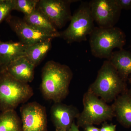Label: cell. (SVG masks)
Here are the masks:
<instances>
[{
    "instance_id": "6da1fadb",
    "label": "cell",
    "mask_w": 131,
    "mask_h": 131,
    "mask_svg": "<svg viewBox=\"0 0 131 131\" xmlns=\"http://www.w3.org/2000/svg\"><path fill=\"white\" fill-rule=\"evenodd\" d=\"M68 66L54 61H48L42 69L40 89L46 99L61 102L68 96L73 77Z\"/></svg>"
},
{
    "instance_id": "7a4b0ae2",
    "label": "cell",
    "mask_w": 131,
    "mask_h": 131,
    "mask_svg": "<svg viewBox=\"0 0 131 131\" xmlns=\"http://www.w3.org/2000/svg\"><path fill=\"white\" fill-rule=\"evenodd\" d=\"M89 90L106 103L115 100L126 90V81L108 60L103 62Z\"/></svg>"
},
{
    "instance_id": "3957f363",
    "label": "cell",
    "mask_w": 131,
    "mask_h": 131,
    "mask_svg": "<svg viewBox=\"0 0 131 131\" xmlns=\"http://www.w3.org/2000/svg\"><path fill=\"white\" fill-rule=\"evenodd\" d=\"M32 89L28 83L14 79L5 70L0 73V112L14 110L32 96Z\"/></svg>"
},
{
    "instance_id": "277c9868",
    "label": "cell",
    "mask_w": 131,
    "mask_h": 131,
    "mask_svg": "<svg viewBox=\"0 0 131 131\" xmlns=\"http://www.w3.org/2000/svg\"><path fill=\"white\" fill-rule=\"evenodd\" d=\"M89 43L92 55L96 58L108 59L115 48L123 49L126 42V36L118 27H95L89 35Z\"/></svg>"
},
{
    "instance_id": "5b68a950",
    "label": "cell",
    "mask_w": 131,
    "mask_h": 131,
    "mask_svg": "<svg viewBox=\"0 0 131 131\" xmlns=\"http://www.w3.org/2000/svg\"><path fill=\"white\" fill-rule=\"evenodd\" d=\"M83 109L77 118V125L82 127L99 125L111 120L115 116L112 106L107 105L100 98L88 90L83 97Z\"/></svg>"
},
{
    "instance_id": "8992f818",
    "label": "cell",
    "mask_w": 131,
    "mask_h": 131,
    "mask_svg": "<svg viewBox=\"0 0 131 131\" xmlns=\"http://www.w3.org/2000/svg\"><path fill=\"white\" fill-rule=\"evenodd\" d=\"M89 2H82L72 16L68 28L60 33L68 43L87 40V37L93 31L95 26Z\"/></svg>"
},
{
    "instance_id": "52a82bcc",
    "label": "cell",
    "mask_w": 131,
    "mask_h": 131,
    "mask_svg": "<svg viewBox=\"0 0 131 131\" xmlns=\"http://www.w3.org/2000/svg\"><path fill=\"white\" fill-rule=\"evenodd\" d=\"M73 0H40L37 9L44 15L56 28H61L72 18L71 4Z\"/></svg>"
},
{
    "instance_id": "ba28073f",
    "label": "cell",
    "mask_w": 131,
    "mask_h": 131,
    "mask_svg": "<svg viewBox=\"0 0 131 131\" xmlns=\"http://www.w3.org/2000/svg\"><path fill=\"white\" fill-rule=\"evenodd\" d=\"M91 15L98 27H114L119 19L121 8L116 0H92L89 2Z\"/></svg>"
},
{
    "instance_id": "9c48e42d",
    "label": "cell",
    "mask_w": 131,
    "mask_h": 131,
    "mask_svg": "<svg viewBox=\"0 0 131 131\" xmlns=\"http://www.w3.org/2000/svg\"><path fill=\"white\" fill-rule=\"evenodd\" d=\"M23 131H47L45 107L37 102L23 104L20 108Z\"/></svg>"
},
{
    "instance_id": "30bf717a",
    "label": "cell",
    "mask_w": 131,
    "mask_h": 131,
    "mask_svg": "<svg viewBox=\"0 0 131 131\" xmlns=\"http://www.w3.org/2000/svg\"><path fill=\"white\" fill-rule=\"evenodd\" d=\"M6 20L20 39V42L28 46L49 39H52L61 37V34H52L39 30L28 25L24 20L15 16L10 15Z\"/></svg>"
},
{
    "instance_id": "8fae6325",
    "label": "cell",
    "mask_w": 131,
    "mask_h": 131,
    "mask_svg": "<svg viewBox=\"0 0 131 131\" xmlns=\"http://www.w3.org/2000/svg\"><path fill=\"white\" fill-rule=\"evenodd\" d=\"M51 117L56 129L68 131L72 126L75 118L80 113L72 105H68L61 102L54 103L51 109Z\"/></svg>"
},
{
    "instance_id": "7c38bea8",
    "label": "cell",
    "mask_w": 131,
    "mask_h": 131,
    "mask_svg": "<svg viewBox=\"0 0 131 131\" xmlns=\"http://www.w3.org/2000/svg\"><path fill=\"white\" fill-rule=\"evenodd\" d=\"M35 68L25 56L13 61L4 70L16 80L28 83L34 78Z\"/></svg>"
},
{
    "instance_id": "4fadbf2b",
    "label": "cell",
    "mask_w": 131,
    "mask_h": 131,
    "mask_svg": "<svg viewBox=\"0 0 131 131\" xmlns=\"http://www.w3.org/2000/svg\"><path fill=\"white\" fill-rule=\"evenodd\" d=\"M28 46L20 41H0V65L3 69L4 70L13 61L25 57Z\"/></svg>"
},
{
    "instance_id": "5bb4252c",
    "label": "cell",
    "mask_w": 131,
    "mask_h": 131,
    "mask_svg": "<svg viewBox=\"0 0 131 131\" xmlns=\"http://www.w3.org/2000/svg\"><path fill=\"white\" fill-rule=\"evenodd\" d=\"M118 122L125 127H131V96L127 91L119 95L112 105Z\"/></svg>"
},
{
    "instance_id": "9a60e30c",
    "label": "cell",
    "mask_w": 131,
    "mask_h": 131,
    "mask_svg": "<svg viewBox=\"0 0 131 131\" xmlns=\"http://www.w3.org/2000/svg\"><path fill=\"white\" fill-rule=\"evenodd\" d=\"M120 76L126 81L131 75V52L122 49L113 51L107 59Z\"/></svg>"
},
{
    "instance_id": "2e32d148",
    "label": "cell",
    "mask_w": 131,
    "mask_h": 131,
    "mask_svg": "<svg viewBox=\"0 0 131 131\" xmlns=\"http://www.w3.org/2000/svg\"><path fill=\"white\" fill-rule=\"evenodd\" d=\"M23 20L28 25L39 30L52 34H60L56 27L37 9L31 14L25 16Z\"/></svg>"
},
{
    "instance_id": "e0dca14e",
    "label": "cell",
    "mask_w": 131,
    "mask_h": 131,
    "mask_svg": "<svg viewBox=\"0 0 131 131\" xmlns=\"http://www.w3.org/2000/svg\"><path fill=\"white\" fill-rule=\"evenodd\" d=\"M49 39L28 46L26 50L25 57L34 66L42 61L51 47V40Z\"/></svg>"
},
{
    "instance_id": "ac0fdd59",
    "label": "cell",
    "mask_w": 131,
    "mask_h": 131,
    "mask_svg": "<svg viewBox=\"0 0 131 131\" xmlns=\"http://www.w3.org/2000/svg\"><path fill=\"white\" fill-rule=\"evenodd\" d=\"M0 131H23L21 119L15 110L0 113Z\"/></svg>"
},
{
    "instance_id": "d6986e66",
    "label": "cell",
    "mask_w": 131,
    "mask_h": 131,
    "mask_svg": "<svg viewBox=\"0 0 131 131\" xmlns=\"http://www.w3.org/2000/svg\"><path fill=\"white\" fill-rule=\"evenodd\" d=\"M39 0H13V10L22 12L25 16L29 15L36 11Z\"/></svg>"
},
{
    "instance_id": "ffe728a7",
    "label": "cell",
    "mask_w": 131,
    "mask_h": 131,
    "mask_svg": "<svg viewBox=\"0 0 131 131\" xmlns=\"http://www.w3.org/2000/svg\"><path fill=\"white\" fill-rule=\"evenodd\" d=\"M13 10V0H0V24L10 16Z\"/></svg>"
},
{
    "instance_id": "44dd1931",
    "label": "cell",
    "mask_w": 131,
    "mask_h": 131,
    "mask_svg": "<svg viewBox=\"0 0 131 131\" xmlns=\"http://www.w3.org/2000/svg\"><path fill=\"white\" fill-rule=\"evenodd\" d=\"M116 2L121 9H131V0H116Z\"/></svg>"
},
{
    "instance_id": "7402d4cb",
    "label": "cell",
    "mask_w": 131,
    "mask_h": 131,
    "mask_svg": "<svg viewBox=\"0 0 131 131\" xmlns=\"http://www.w3.org/2000/svg\"><path fill=\"white\" fill-rule=\"evenodd\" d=\"M116 125L104 122L100 130V131H116Z\"/></svg>"
},
{
    "instance_id": "603a6c76",
    "label": "cell",
    "mask_w": 131,
    "mask_h": 131,
    "mask_svg": "<svg viewBox=\"0 0 131 131\" xmlns=\"http://www.w3.org/2000/svg\"><path fill=\"white\" fill-rule=\"evenodd\" d=\"M84 131H100V129L93 125H88L83 127Z\"/></svg>"
},
{
    "instance_id": "cb8c5ba5",
    "label": "cell",
    "mask_w": 131,
    "mask_h": 131,
    "mask_svg": "<svg viewBox=\"0 0 131 131\" xmlns=\"http://www.w3.org/2000/svg\"><path fill=\"white\" fill-rule=\"evenodd\" d=\"M67 131H80V130L79 129V127L77 126L76 124H75V122H74L70 128Z\"/></svg>"
},
{
    "instance_id": "d4e9b609",
    "label": "cell",
    "mask_w": 131,
    "mask_h": 131,
    "mask_svg": "<svg viewBox=\"0 0 131 131\" xmlns=\"http://www.w3.org/2000/svg\"><path fill=\"white\" fill-rule=\"evenodd\" d=\"M129 82H130V84L131 86L130 90H129V91H128V92L129 94H130V95L131 96V80H130V79H129Z\"/></svg>"
},
{
    "instance_id": "484cf974",
    "label": "cell",
    "mask_w": 131,
    "mask_h": 131,
    "mask_svg": "<svg viewBox=\"0 0 131 131\" xmlns=\"http://www.w3.org/2000/svg\"><path fill=\"white\" fill-rule=\"evenodd\" d=\"M67 131L65 130H63V129H56V131Z\"/></svg>"
},
{
    "instance_id": "4316f807",
    "label": "cell",
    "mask_w": 131,
    "mask_h": 131,
    "mask_svg": "<svg viewBox=\"0 0 131 131\" xmlns=\"http://www.w3.org/2000/svg\"><path fill=\"white\" fill-rule=\"evenodd\" d=\"M0 69H1V70H3V69L2 68L1 66V65H0Z\"/></svg>"
},
{
    "instance_id": "83f0119b",
    "label": "cell",
    "mask_w": 131,
    "mask_h": 131,
    "mask_svg": "<svg viewBox=\"0 0 131 131\" xmlns=\"http://www.w3.org/2000/svg\"><path fill=\"white\" fill-rule=\"evenodd\" d=\"M3 70H1L0 69V73H1V72Z\"/></svg>"
},
{
    "instance_id": "f1b7e54d",
    "label": "cell",
    "mask_w": 131,
    "mask_h": 131,
    "mask_svg": "<svg viewBox=\"0 0 131 131\" xmlns=\"http://www.w3.org/2000/svg\"><path fill=\"white\" fill-rule=\"evenodd\" d=\"M130 79V80H131V77L130 78H129V79Z\"/></svg>"
},
{
    "instance_id": "f546056e",
    "label": "cell",
    "mask_w": 131,
    "mask_h": 131,
    "mask_svg": "<svg viewBox=\"0 0 131 131\" xmlns=\"http://www.w3.org/2000/svg\"><path fill=\"white\" fill-rule=\"evenodd\" d=\"M0 41H1V40H0Z\"/></svg>"
},
{
    "instance_id": "4dcf8cb0",
    "label": "cell",
    "mask_w": 131,
    "mask_h": 131,
    "mask_svg": "<svg viewBox=\"0 0 131 131\" xmlns=\"http://www.w3.org/2000/svg\"><path fill=\"white\" fill-rule=\"evenodd\" d=\"M0 113H1V112H0Z\"/></svg>"
}]
</instances>
